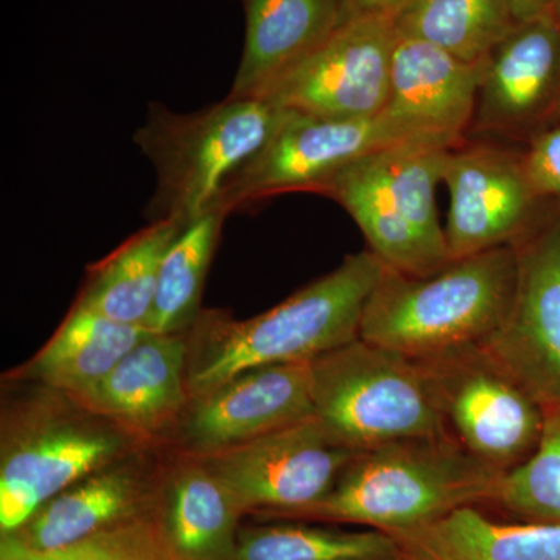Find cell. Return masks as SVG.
I'll return each mask as SVG.
<instances>
[{
	"label": "cell",
	"instance_id": "6da1fadb",
	"mask_svg": "<svg viewBox=\"0 0 560 560\" xmlns=\"http://www.w3.org/2000/svg\"><path fill=\"white\" fill-rule=\"evenodd\" d=\"M385 271V265L364 249L349 254L340 267L253 318L238 320L226 312H202L187 331L190 399L242 372L311 363L357 340L364 305Z\"/></svg>",
	"mask_w": 560,
	"mask_h": 560
},
{
	"label": "cell",
	"instance_id": "7a4b0ae2",
	"mask_svg": "<svg viewBox=\"0 0 560 560\" xmlns=\"http://www.w3.org/2000/svg\"><path fill=\"white\" fill-rule=\"evenodd\" d=\"M501 477L448 434L390 442L357 452L323 500L283 521L407 533L459 508L488 506Z\"/></svg>",
	"mask_w": 560,
	"mask_h": 560
},
{
	"label": "cell",
	"instance_id": "3957f363",
	"mask_svg": "<svg viewBox=\"0 0 560 560\" xmlns=\"http://www.w3.org/2000/svg\"><path fill=\"white\" fill-rule=\"evenodd\" d=\"M0 419V534L9 536L51 497L149 445L62 390L16 382Z\"/></svg>",
	"mask_w": 560,
	"mask_h": 560
},
{
	"label": "cell",
	"instance_id": "277c9868",
	"mask_svg": "<svg viewBox=\"0 0 560 560\" xmlns=\"http://www.w3.org/2000/svg\"><path fill=\"white\" fill-rule=\"evenodd\" d=\"M515 278L514 246L453 260L427 278L386 268L364 305L360 338L415 360L482 345L506 318Z\"/></svg>",
	"mask_w": 560,
	"mask_h": 560
},
{
	"label": "cell",
	"instance_id": "5b68a950",
	"mask_svg": "<svg viewBox=\"0 0 560 560\" xmlns=\"http://www.w3.org/2000/svg\"><path fill=\"white\" fill-rule=\"evenodd\" d=\"M289 113L257 97H226L194 113L150 103L145 124L132 136L156 173L145 209L150 223L187 226L217 209L232 176L270 142Z\"/></svg>",
	"mask_w": 560,
	"mask_h": 560
},
{
	"label": "cell",
	"instance_id": "8992f818",
	"mask_svg": "<svg viewBox=\"0 0 560 560\" xmlns=\"http://www.w3.org/2000/svg\"><path fill=\"white\" fill-rule=\"evenodd\" d=\"M452 147L411 140L353 162L316 194L337 201L389 271L427 278L452 264L436 206Z\"/></svg>",
	"mask_w": 560,
	"mask_h": 560
},
{
	"label": "cell",
	"instance_id": "52a82bcc",
	"mask_svg": "<svg viewBox=\"0 0 560 560\" xmlns=\"http://www.w3.org/2000/svg\"><path fill=\"white\" fill-rule=\"evenodd\" d=\"M308 364L313 418L349 451L447 434L420 361L357 338Z\"/></svg>",
	"mask_w": 560,
	"mask_h": 560
},
{
	"label": "cell",
	"instance_id": "ba28073f",
	"mask_svg": "<svg viewBox=\"0 0 560 560\" xmlns=\"http://www.w3.org/2000/svg\"><path fill=\"white\" fill-rule=\"evenodd\" d=\"M418 361L445 433L471 456L504 475L536 451L544 405L485 346Z\"/></svg>",
	"mask_w": 560,
	"mask_h": 560
},
{
	"label": "cell",
	"instance_id": "9c48e42d",
	"mask_svg": "<svg viewBox=\"0 0 560 560\" xmlns=\"http://www.w3.org/2000/svg\"><path fill=\"white\" fill-rule=\"evenodd\" d=\"M397 40V13L352 18L254 97L326 119L378 116Z\"/></svg>",
	"mask_w": 560,
	"mask_h": 560
},
{
	"label": "cell",
	"instance_id": "30bf717a",
	"mask_svg": "<svg viewBox=\"0 0 560 560\" xmlns=\"http://www.w3.org/2000/svg\"><path fill=\"white\" fill-rule=\"evenodd\" d=\"M411 140L385 113L360 119H326L290 109L270 142L232 176L217 209L230 215L280 194H316L353 162Z\"/></svg>",
	"mask_w": 560,
	"mask_h": 560
},
{
	"label": "cell",
	"instance_id": "8fae6325",
	"mask_svg": "<svg viewBox=\"0 0 560 560\" xmlns=\"http://www.w3.org/2000/svg\"><path fill=\"white\" fill-rule=\"evenodd\" d=\"M355 455L315 418L201 458L256 521H283L318 503Z\"/></svg>",
	"mask_w": 560,
	"mask_h": 560
},
{
	"label": "cell",
	"instance_id": "7c38bea8",
	"mask_svg": "<svg viewBox=\"0 0 560 560\" xmlns=\"http://www.w3.org/2000/svg\"><path fill=\"white\" fill-rule=\"evenodd\" d=\"M514 248L510 311L482 346L539 404L560 405V205L551 202Z\"/></svg>",
	"mask_w": 560,
	"mask_h": 560
},
{
	"label": "cell",
	"instance_id": "4fadbf2b",
	"mask_svg": "<svg viewBox=\"0 0 560 560\" xmlns=\"http://www.w3.org/2000/svg\"><path fill=\"white\" fill-rule=\"evenodd\" d=\"M442 183L451 195L444 230L452 260L514 246L545 213L522 153L500 147H452L442 165Z\"/></svg>",
	"mask_w": 560,
	"mask_h": 560
},
{
	"label": "cell",
	"instance_id": "5bb4252c",
	"mask_svg": "<svg viewBox=\"0 0 560 560\" xmlns=\"http://www.w3.org/2000/svg\"><path fill=\"white\" fill-rule=\"evenodd\" d=\"M311 418V364L256 368L191 397L161 445L206 458Z\"/></svg>",
	"mask_w": 560,
	"mask_h": 560
},
{
	"label": "cell",
	"instance_id": "9a60e30c",
	"mask_svg": "<svg viewBox=\"0 0 560 560\" xmlns=\"http://www.w3.org/2000/svg\"><path fill=\"white\" fill-rule=\"evenodd\" d=\"M165 447L149 444L51 497L5 539L54 551L153 514L160 508Z\"/></svg>",
	"mask_w": 560,
	"mask_h": 560
},
{
	"label": "cell",
	"instance_id": "2e32d148",
	"mask_svg": "<svg viewBox=\"0 0 560 560\" xmlns=\"http://www.w3.org/2000/svg\"><path fill=\"white\" fill-rule=\"evenodd\" d=\"M560 109V28L555 14L515 24L490 51L471 127L518 135Z\"/></svg>",
	"mask_w": 560,
	"mask_h": 560
},
{
	"label": "cell",
	"instance_id": "e0dca14e",
	"mask_svg": "<svg viewBox=\"0 0 560 560\" xmlns=\"http://www.w3.org/2000/svg\"><path fill=\"white\" fill-rule=\"evenodd\" d=\"M486 61H463L425 40L399 36L383 113L411 139L459 145L474 121Z\"/></svg>",
	"mask_w": 560,
	"mask_h": 560
},
{
	"label": "cell",
	"instance_id": "ac0fdd59",
	"mask_svg": "<svg viewBox=\"0 0 560 560\" xmlns=\"http://www.w3.org/2000/svg\"><path fill=\"white\" fill-rule=\"evenodd\" d=\"M189 337L150 334L102 378L72 396L149 444H162L190 401Z\"/></svg>",
	"mask_w": 560,
	"mask_h": 560
},
{
	"label": "cell",
	"instance_id": "d6986e66",
	"mask_svg": "<svg viewBox=\"0 0 560 560\" xmlns=\"http://www.w3.org/2000/svg\"><path fill=\"white\" fill-rule=\"evenodd\" d=\"M245 514L220 478L197 456L165 448L160 518L179 560H232Z\"/></svg>",
	"mask_w": 560,
	"mask_h": 560
},
{
	"label": "cell",
	"instance_id": "ffe728a7",
	"mask_svg": "<svg viewBox=\"0 0 560 560\" xmlns=\"http://www.w3.org/2000/svg\"><path fill=\"white\" fill-rule=\"evenodd\" d=\"M245 46L228 97H254L283 70L329 38L345 20V0H241Z\"/></svg>",
	"mask_w": 560,
	"mask_h": 560
},
{
	"label": "cell",
	"instance_id": "44dd1931",
	"mask_svg": "<svg viewBox=\"0 0 560 560\" xmlns=\"http://www.w3.org/2000/svg\"><path fill=\"white\" fill-rule=\"evenodd\" d=\"M390 536L405 560H560V525L499 522L482 506L459 508Z\"/></svg>",
	"mask_w": 560,
	"mask_h": 560
},
{
	"label": "cell",
	"instance_id": "7402d4cb",
	"mask_svg": "<svg viewBox=\"0 0 560 560\" xmlns=\"http://www.w3.org/2000/svg\"><path fill=\"white\" fill-rule=\"evenodd\" d=\"M147 335L143 327L116 323L73 304L50 341L3 378L38 383L75 396L101 382Z\"/></svg>",
	"mask_w": 560,
	"mask_h": 560
},
{
	"label": "cell",
	"instance_id": "603a6c76",
	"mask_svg": "<svg viewBox=\"0 0 560 560\" xmlns=\"http://www.w3.org/2000/svg\"><path fill=\"white\" fill-rule=\"evenodd\" d=\"M183 230L175 221L162 220L136 232L106 259L92 265L75 304L145 329L162 260Z\"/></svg>",
	"mask_w": 560,
	"mask_h": 560
},
{
	"label": "cell",
	"instance_id": "cb8c5ba5",
	"mask_svg": "<svg viewBox=\"0 0 560 560\" xmlns=\"http://www.w3.org/2000/svg\"><path fill=\"white\" fill-rule=\"evenodd\" d=\"M232 560H405L399 541L377 529L345 530L305 521L242 525Z\"/></svg>",
	"mask_w": 560,
	"mask_h": 560
},
{
	"label": "cell",
	"instance_id": "d4e9b609",
	"mask_svg": "<svg viewBox=\"0 0 560 560\" xmlns=\"http://www.w3.org/2000/svg\"><path fill=\"white\" fill-rule=\"evenodd\" d=\"M228 213L213 209L184 226L165 253L145 330L156 335L189 331L201 316L210 261Z\"/></svg>",
	"mask_w": 560,
	"mask_h": 560
},
{
	"label": "cell",
	"instance_id": "484cf974",
	"mask_svg": "<svg viewBox=\"0 0 560 560\" xmlns=\"http://www.w3.org/2000/svg\"><path fill=\"white\" fill-rule=\"evenodd\" d=\"M514 25L504 0H416L397 13L400 38L425 40L467 62L488 60Z\"/></svg>",
	"mask_w": 560,
	"mask_h": 560
},
{
	"label": "cell",
	"instance_id": "4316f807",
	"mask_svg": "<svg viewBox=\"0 0 560 560\" xmlns=\"http://www.w3.org/2000/svg\"><path fill=\"white\" fill-rule=\"evenodd\" d=\"M545 408L544 430L528 459L501 477L497 508L518 522L560 525V405Z\"/></svg>",
	"mask_w": 560,
	"mask_h": 560
},
{
	"label": "cell",
	"instance_id": "83f0119b",
	"mask_svg": "<svg viewBox=\"0 0 560 560\" xmlns=\"http://www.w3.org/2000/svg\"><path fill=\"white\" fill-rule=\"evenodd\" d=\"M0 560H179L162 530L160 508L153 514L103 530L54 551H33L0 537Z\"/></svg>",
	"mask_w": 560,
	"mask_h": 560
},
{
	"label": "cell",
	"instance_id": "f1b7e54d",
	"mask_svg": "<svg viewBox=\"0 0 560 560\" xmlns=\"http://www.w3.org/2000/svg\"><path fill=\"white\" fill-rule=\"evenodd\" d=\"M522 160L537 197L560 205V125L530 136Z\"/></svg>",
	"mask_w": 560,
	"mask_h": 560
},
{
	"label": "cell",
	"instance_id": "f546056e",
	"mask_svg": "<svg viewBox=\"0 0 560 560\" xmlns=\"http://www.w3.org/2000/svg\"><path fill=\"white\" fill-rule=\"evenodd\" d=\"M416 0H345V20L375 13H399Z\"/></svg>",
	"mask_w": 560,
	"mask_h": 560
},
{
	"label": "cell",
	"instance_id": "4dcf8cb0",
	"mask_svg": "<svg viewBox=\"0 0 560 560\" xmlns=\"http://www.w3.org/2000/svg\"><path fill=\"white\" fill-rule=\"evenodd\" d=\"M504 3L515 24L555 14L560 7V0H504Z\"/></svg>",
	"mask_w": 560,
	"mask_h": 560
},
{
	"label": "cell",
	"instance_id": "1f68e13d",
	"mask_svg": "<svg viewBox=\"0 0 560 560\" xmlns=\"http://www.w3.org/2000/svg\"><path fill=\"white\" fill-rule=\"evenodd\" d=\"M556 20H558L559 28H560V7L559 10L556 11Z\"/></svg>",
	"mask_w": 560,
	"mask_h": 560
},
{
	"label": "cell",
	"instance_id": "d6a6232c",
	"mask_svg": "<svg viewBox=\"0 0 560 560\" xmlns=\"http://www.w3.org/2000/svg\"><path fill=\"white\" fill-rule=\"evenodd\" d=\"M559 114H560V109H559Z\"/></svg>",
	"mask_w": 560,
	"mask_h": 560
}]
</instances>
